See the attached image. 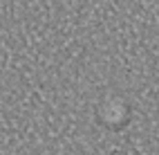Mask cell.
Here are the masks:
<instances>
[{
	"label": "cell",
	"instance_id": "6da1fadb",
	"mask_svg": "<svg viewBox=\"0 0 159 155\" xmlns=\"http://www.w3.org/2000/svg\"><path fill=\"white\" fill-rule=\"evenodd\" d=\"M108 155H143L139 148L134 146V144H121V146H116V148H112Z\"/></svg>",
	"mask_w": 159,
	"mask_h": 155
}]
</instances>
